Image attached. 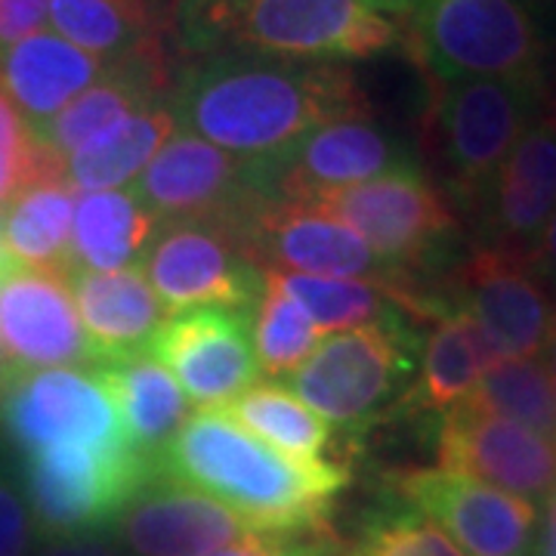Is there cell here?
<instances>
[{"label":"cell","instance_id":"1","mask_svg":"<svg viewBox=\"0 0 556 556\" xmlns=\"http://www.w3.org/2000/svg\"><path fill=\"white\" fill-rule=\"evenodd\" d=\"M167 109L177 127L223 152L266 161L325 121L368 112V102L343 65L219 50L179 75Z\"/></svg>","mask_w":556,"mask_h":556},{"label":"cell","instance_id":"2","mask_svg":"<svg viewBox=\"0 0 556 556\" xmlns=\"http://www.w3.org/2000/svg\"><path fill=\"white\" fill-rule=\"evenodd\" d=\"M155 477L217 501L257 535H298L328 529L331 501L350 470L281 455L211 408L186 417L155 457Z\"/></svg>","mask_w":556,"mask_h":556},{"label":"cell","instance_id":"3","mask_svg":"<svg viewBox=\"0 0 556 556\" xmlns=\"http://www.w3.org/2000/svg\"><path fill=\"white\" fill-rule=\"evenodd\" d=\"M177 35L195 53H257L291 62L368 60L402 43L365 0H182Z\"/></svg>","mask_w":556,"mask_h":556},{"label":"cell","instance_id":"4","mask_svg":"<svg viewBox=\"0 0 556 556\" xmlns=\"http://www.w3.org/2000/svg\"><path fill=\"white\" fill-rule=\"evenodd\" d=\"M402 43L433 84L544 80L554 28L544 0H420Z\"/></svg>","mask_w":556,"mask_h":556},{"label":"cell","instance_id":"5","mask_svg":"<svg viewBox=\"0 0 556 556\" xmlns=\"http://www.w3.org/2000/svg\"><path fill=\"white\" fill-rule=\"evenodd\" d=\"M544 80L473 78L433 84V142L445 182L464 204H482L501 164L538 124Z\"/></svg>","mask_w":556,"mask_h":556},{"label":"cell","instance_id":"6","mask_svg":"<svg viewBox=\"0 0 556 556\" xmlns=\"http://www.w3.org/2000/svg\"><path fill=\"white\" fill-rule=\"evenodd\" d=\"M134 199L159 219L211 223L239 244L276 195L263 161H244L177 127L134 179Z\"/></svg>","mask_w":556,"mask_h":556},{"label":"cell","instance_id":"7","mask_svg":"<svg viewBox=\"0 0 556 556\" xmlns=\"http://www.w3.org/2000/svg\"><path fill=\"white\" fill-rule=\"evenodd\" d=\"M152 479V460L134 448L97 452L80 445H50L22 460L31 526L56 541L100 535L105 526H115L130 497Z\"/></svg>","mask_w":556,"mask_h":556},{"label":"cell","instance_id":"8","mask_svg":"<svg viewBox=\"0 0 556 556\" xmlns=\"http://www.w3.org/2000/svg\"><path fill=\"white\" fill-rule=\"evenodd\" d=\"M408 375V325H368L325 334L313 356L288 375V387L325 424L362 430L396 399Z\"/></svg>","mask_w":556,"mask_h":556},{"label":"cell","instance_id":"9","mask_svg":"<svg viewBox=\"0 0 556 556\" xmlns=\"http://www.w3.org/2000/svg\"><path fill=\"white\" fill-rule=\"evenodd\" d=\"M0 430L22 455L50 445L134 448L97 371L38 368L0 380Z\"/></svg>","mask_w":556,"mask_h":556},{"label":"cell","instance_id":"10","mask_svg":"<svg viewBox=\"0 0 556 556\" xmlns=\"http://www.w3.org/2000/svg\"><path fill=\"white\" fill-rule=\"evenodd\" d=\"M263 164L276 201L288 204H316L321 195L356 182L420 170L415 146L368 112L325 121Z\"/></svg>","mask_w":556,"mask_h":556},{"label":"cell","instance_id":"11","mask_svg":"<svg viewBox=\"0 0 556 556\" xmlns=\"http://www.w3.org/2000/svg\"><path fill=\"white\" fill-rule=\"evenodd\" d=\"M139 269L167 316L207 306L251 313L263 291V269L211 223L170 219L155 226Z\"/></svg>","mask_w":556,"mask_h":556},{"label":"cell","instance_id":"12","mask_svg":"<svg viewBox=\"0 0 556 556\" xmlns=\"http://www.w3.org/2000/svg\"><path fill=\"white\" fill-rule=\"evenodd\" d=\"M309 207H318L350 226L402 276L412 266L427 263L439 241L448 239L455 229L452 207L430 179L420 177V170H399L356 182L321 195Z\"/></svg>","mask_w":556,"mask_h":556},{"label":"cell","instance_id":"13","mask_svg":"<svg viewBox=\"0 0 556 556\" xmlns=\"http://www.w3.org/2000/svg\"><path fill=\"white\" fill-rule=\"evenodd\" d=\"M239 248L263 273L362 278L402 288V273L365 244L350 226L309 204L273 201L248 223Z\"/></svg>","mask_w":556,"mask_h":556},{"label":"cell","instance_id":"14","mask_svg":"<svg viewBox=\"0 0 556 556\" xmlns=\"http://www.w3.org/2000/svg\"><path fill=\"white\" fill-rule=\"evenodd\" d=\"M146 353L159 358L201 412L226 408L263 375L251 343L248 313L236 309L207 306L167 316Z\"/></svg>","mask_w":556,"mask_h":556},{"label":"cell","instance_id":"15","mask_svg":"<svg viewBox=\"0 0 556 556\" xmlns=\"http://www.w3.org/2000/svg\"><path fill=\"white\" fill-rule=\"evenodd\" d=\"M405 504L452 538L464 556H532L535 504L448 470H408L396 479Z\"/></svg>","mask_w":556,"mask_h":556},{"label":"cell","instance_id":"16","mask_svg":"<svg viewBox=\"0 0 556 556\" xmlns=\"http://www.w3.org/2000/svg\"><path fill=\"white\" fill-rule=\"evenodd\" d=\"M439 470L477 479L529 504L556 492V442L514 420L457 402L439 427Z\"/></svg>","mask_w":556,"mask_h":556},{"label":"cell","instance_id":"17","mask_svg":"<svg viewBox=\"0 0 556 556\" xmlns=\"http://www.w3.org/2000/svg\"><path fill=\"white\" fill-rule=\"evenodd\" d=\"M489 334L504 358L544 353L556 325L554 300L526 254L482 248L457 276V306Z\"/></svg>","mask_w":556,"mask_h":556},{"label":"cell","instance_id":"18","mask_svg":"<svg viewBox=\"0 0 556 556\" xmlns=\"http://www.w3.org/2000/svg\"><path fill=\"white\" fill-rule=\"evenodd\" d=\"M0 346L16 371L97 365L65 273L13 266L0 278Z\"/></svg>","mask_w":556,"mask_h":556},{"label":"cell","instance_id":"19","mask_svg":"<svg viewBox=\"0 0 556 556\" xmlns=\"http://www.w3.org/2000/svg\"><path fill=\"white\" fill-rule=\"evenodd\" d=\"M115 529L137 556H211L257 535L217 501L159 477L130 497Z\"/></svg>","mask_w":556,"mask_h":556},{"label":"cell","instance_id":"20","mask_svg":"<svg viewBox=\"0 0 556 556\" xmlns=\"http://www.w3.org/2000/svg\"><path fill=\"white\" fill-rule=\"evenodd\" d=\"M556 207V134L547 121L532 124L492 179L482 211L495 248L532 257Z\"/></svg>","mask_w":556,"mask_h":556},{"label":"cell","instance_id":"21","mask_svg":"<svg viewBox=\"0 0 556 556\" xmlns=\"http://www.w3.org/2000/svg\"><path fill=\"white\" fill-rule=\"evenodd\" d=\"M164 78L167 72L155 43L124 60L109 62V68L97 84H90L56 118H50L40 130H35L38 146L56 161H65L80 146L115 127L118 121L130 118L139 109L155 105Z\"/></svg>","mask_w":556,"mask_h":556},{"label":"cell","instance_id":"22","mask_svg":"<svg viewBox=\"0 0 556 556\" xmlns=\"http://www.w3.org/2000/svg\"><path fill=\"white\" fill-rule=\"evenodd\" d=\"M109 62L84 53L53 31L28 35L0 50V87L35 134L102 78Z\"/></svg>","mask_w":556,"mask_h":556},{"label":"cell","instance_id":"23","mask_svg":"<svg viewBox=\"0 0 556 556\" xmlns=\"http://www.w3.org/2000/svg\"><path fill=\"white\" fill-rule=\"evenodd\" d=\"M65 278L97 365L105 358L146 350L161 321L167 318V309L161 306L139 266L118 273L68 269Z\"/></svg>","mask_w":556,"mask_h":556},{"label":"cell","instance_id":"24","mask_svg":"<svg viewBox=\"0 0 556 556\" xmlns=\"http://www.w3.org/2000/svg\"><path fill=\"white\" fill-rule=\"evenodd\" d=\"M93 371L115 402L121 427L130 439L134 452L149 457L155 467L161 448L186 424V417L192 415L182 387L159 358L146 350L105 358Z\"/></svg>","mask_w":556,"mask_h":556},{"label":"cell","instance_id":"25","mask_svg":"<svg viewBox=\"0 0 556 556\" xmlns=\"http://www.w3.org/2000/svg\"><path fill=\"white\" fill-rule=\"evenodd\" d=\"M155 226L159 219L134 199V192H80L72 217L68 269L118 273L139 266Z\"/></svg>","mask_w":556,"mask_h":556},{"label":"cell","instance_id":"26","mask_svg":"<svg viewBox=\"0 0 556 556\" xmlns=\"http://www.w3.org/2000/svg\"><path fill=\"white\" fill-rule=\"evenodd\" d=\"M497 346L464 309L442 313L424 343L412 402L424 412H448L473 393L479 378L501 362Z\"/></svg>","mask_w":556,"mask_h":556},{"label":"cell","instance_id":"27","mask_svg":"<svg viewBox=\"0 0 556 556\" xmlns=\"http://www.w3.org/2000/svg\"><path fill=\"white\" fill-rule=\"evenodd\" d=\"M174 130L177 118L167 105L139 109L62 161V177L72 192L121 189L139 177V170L152 161Z\"/></svg>","mask_w":556,"mask_h":556},{"label":"cell","instance_id":"28","mask_svg":"<svg viewBox=\"0 0 556 556\" xmlns=\"http://www.w3.org/2000/svg\"><path fill=\"white\" fill-rule=\"evenodd\" d=\"M75 192L62 174L31 179L3 207V244L16 266L68 273Z\"/></svg>","mask_w":556,"mask_h":556},{"label":"cell","instance_id":"29","mask_svg":"<svg viewBox=\"0 0 556 556\" xmlns=\"http://www.w3.org/2000/svg\"><path fill=\"white\" fill-rule=\"evenodd\" d=\"M47 20L53 35L105 62L146 50L159 31L146 0H50Z\"/></svg>","mask_w":556,"mask_h":556},{"label":"cell","instance_id":"30","mask_svg":"<svg viewBox=\"0 0 556 556\" xmlns=\"http://www.w3.org/2000/svg\"><path fill=\"white\" fill-rule=\"evenodd\" d=\"M217 412L232 417L239 427L263 439L281 455L298 457L306 464L328 460L325 452L331 442V427L278 383H254L248 393H241L236 402Z\"/></svg>","mask_w":556,"mask_h":556},{"label":"cell","instance_id":"31","mask_svg":"<svg viewBox=\"0 0 556 556\" xmlns=\"http://www.w3.org/2000/svg\"><path fill=\"white\" fill-rule=\"evenodd\" d=\"M489 415L514 420L556 442V399L544 358H501L464 399Z\"/></svg>","mask_w":556,"mask_h":556},{"label":"cell","instance_id":"32","mask_svg":"<svg viewBox=\"0 0 556 556\" xmlns=\"http://www.w3.org/2000/svg\"><path fill=\"white\" fill-rule=\"evenodd\" d=\"M248 328L260 371L269 378H288L325 338L269 273H263V291L248 313Z\"/></svg>","mask_w":556,"mask_h":556},{"label":"cell","instance_id":"33","mask_svg":"<svg viewBox=\"0 0 556 556\" xmlns=\"http://www.w3.org/2000/svg\"><path fill=\"white\" fill-rule=\"evenodd\" d=\"M50 174H62V161L40 149L35 134L0 87V207L16 199L31 179Z\"/></svg>","mask_w":556,"mask_h":556},{"label":"cell","instance_id":"34","mask_svg":"<svg viewBox=\"0 0 556 556\" xmlns=\"http://www.w3.org/2000/svg\"><path fill=\"white\" fill-rule=\"evenodd\" d=\"M346 556H464L452 538L417 510H390L365 526Z\"/></svg>","mask_w":556,"mask_h":556},{"label":"cell","instance_id":"35","mask_svg":"<svg viewBox=\"0 0 556 556\" xmlns=\"http://www.w3.org/2000/svg\"><path fill=\"white\" fill-rule=\"evenodd\" d=\"M211 556H340L328 529L298 532V535H251L241 544Z\"/></svg>","mask_w":556,"mask_h":556},{"label":"cell","instance_id":"36","mask_svg":"<svg viewBox=\"0 0 556 556\" xmlns=\"http://www.w3.org/2000/svg\"><path fill=\"white\" fill-rule=\"evenodd\" d=\"M31 514L13 482L0 479V556H25L31 544Z\"/></svg>","mask_w":556,"mask_h":556},{"label":"cell","instance_id":"37","mask_svg":"<svg viewBox=\"0 0 556 556\" xmlns=\"http://www.w3.org/2000/svg\"><path fill=\"white\" fill-rule=\"evenodd\" d=\"M50 0H0V50L38 35L47 20Z\"/></svg>","mask_w":556,"mask_h":556},{"label":"cell","instance_id":"38","mask_svg":"<svg viewBox=\"0 0 556 556\" xmlns=\"http://www.w3.org/2000/svg\"><path fill=\"white\" fill-rule=\"evenodd\" d=\"M38 556H118L115 544L105 541L100 535H84V538H62L56 544H50L43 554Z\"/></svg>","mask_w":556,"mask_h":556},{"label":"cell","instance_id":"39","mask_svg":"<svg viewBox=\"0 0 556 556\" xmlns=\"http://www.w3.org/2000/svg\"><path fill=\"white\" fill-rule=\"evenodd\" d=\"M532 263H535L544 276L556 281V207L551 219H547V226H544V232H541V241H538L535 254H532Z\"/></svg>","mask_w":556,"mask_h":556},{"label":"cell","instance_id":"40","mask_svg":"<svg viewBox=\"0 0 556 556\" xmlns=\"http://www.w3.org/2000/svg\"><path fill=\"white\" fill-rule=\"evenodd\" d=\"M532 556H556V492L551 495V501L544 504V517L538 522Z\"/></svg>","mask_w":556,"mask_h":556},{"label":"cell","instance_id":"41","mask_svg":"<svg viewBox=\"0 0 556 556\" xmlns=\"http://www.w3.org/2000/svg\"><path fill=\"white\" fill-rule=\"evenodd\" d=\"M365 3L383 16H412L420 0H365Z\"/></svg>","mask_w":556,"mask_h":556},{"label":"cell","instance_id":"42","mask_svg":"<svg viewBox=\"0 0 556 556\" xmlns=\"http://www.w3.org/2000/svg\"><path fill=\"white\" fill-rule=\"evenodd\" d=\"M182 0H146V7L152 10L155 22H174V13Z\"/></svg>","mask_w":556,"mask_h":556},{"label":"cell","instance_id":"43","mask_svg":"<svg viewBox=\"0 0 556 556\" xmlns=\"http://www.w3.org/2000/svg\"><path fill=\"white\" fill-rule=\"evenodd\" d=\"M544 365H547V375H551V387H554V399H556V325L554 331H551V338H547V346H544Z\"/></svg>","mask_w":556,"mask_h":556},{"label":"cell","instance_id":"44","mask_svg":"<svg viewBox=\"0 0 556 556\" xmlns=\"http://www.w3.org/2000/svg\"><path fill=\"white\" fill-rule=\"evenodd\" d=\"M13 266H16V263L10 260V254H7V244H3V207H0V278L7 276Z\"/></svg>","mask_w":556,"mask_h":556},{"label":"cell","instance_id":"45","mask_svg":"<svg viewBox=\"0 0 556 556\" xmlns=\"http://www.w3.org/2000/svg\"><path fill=\"white\" fill-rule=\"evenodd\" d=\"M551 127H554V134H556V100H554V112H551V121H547Z\"/></svg>","mask_w":556,"mask_h":556}]
</instances>
